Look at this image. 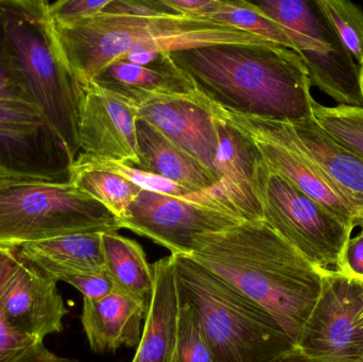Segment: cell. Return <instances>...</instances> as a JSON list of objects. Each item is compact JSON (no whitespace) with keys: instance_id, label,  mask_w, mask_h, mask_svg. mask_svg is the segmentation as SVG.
Here are the masks:
<instances>
[{"instance_id":"obj_1","label":"cell","mask_w":363,"mask_h":362,"mask_svg":"<svg viewBox=\"0 0 363 362\" xmlns=\"http://www.w3.org/2000/svg\"><path fill=\"white\" fill-rule=\"evenodd\" d=\"M196 91L226 111L283 121L313 118L302 57L274 43L216 44L169 52Z\"/></svg>"},{"instance_id":"obj_2","label":"cell","mask_w":363,"mask_h":362,"mask_svg":"<svg viewBox=\"0 0 363 362\" xmlns=\"http://www.w3.org/2000/svg\"><path fill=\"white\" fill-rule=\"evenodd\" d=\"M187 257L264 308L296 346L321 291V269L264 220L198 236Z\"/></svg>"},{"instance_id":"obj_3","label":"cell","mask_w":363,"mask_h":362,"mask_svg":"<svg viewBox=\"0 0 363 362\" xmlns=\"http://www.w3.org/2000/svg\"><path fill=\"white\" fill-rule=\"evenodd\" d=\"M68 69L81 84L134 53H162L216 44L271 43L228 23L185 14L153 16L98 13L72 23L51 21Z\"/></svg>"},{"instance_id":"obj_4","label":"cell","mask_w":363,"mask_h":362,"mask_svg":"<svg viewBox=\"0 0 363 362\" xmlns=\"http://www.w3.org/2000/svg\"><path fill=\"white\" fill-rule=\"evenodd\" d=\"M172 256L213 362H277L296 348L274 317L253 300L189 257Z\"/></svg>"},{"instance_id":"obj_5","label":"cell","mask_w":363,"mask_h":362,"mask_svg":"<svg viewBox=\"0 0 363 362\" xmlns=\"http://www.w3.org/2000/svg\"><path fill=\"white\" fill-rule=\"evenodd\" d=\"M6 32L30 93L74 162L80 151L81 85L53 36L46 0H0Z\"/></svg>"},{"instance_id":"obj_6","label":"cell","mask_w":363,"mask_h":362,"mask_svg":"<svg viewBox=\"0 0 363 362\" xmlns=\"http://www.w3.org/2000/svg\"><path fill=\"white\" fill-rule=\"evenodd\" d=\"M118 217L72 183L31 179L0 181V248L74 234L112 233Z\"/></svg>"},{"instance_id":"obj_7","label":"cell","mask_w":363,"mask_h":362,"mask_svg":"<svg viewBox=\"0 0 363 362\" xmlns=\"http://www.w3.org/2000/svg\"><path fill=\"white\" fill-rule=\"evenodd\" d=\"M72 163L28 89L0 6V168L14 178L68 183Z\"/></svg>"},{"instance_id":"obj_8","label":"cell","mask_w":363,"mask_h":362,"mask_svg":"<svg viewBox=\"0 0 363 362\" xmlns=\"http://www.w3.org/2000/svg\"><path fill=\"white\" fill-rule=\"evenodd\" d=\"M252 2L287 31L306 66L311 86L338 106L363 108V68L339 38L319 0Z\"/></svg>"},{"instance_id":"obj_9","label":"cell","mask_w":363,"mask_h":362,"mask_svg":"<svg viewBox=\"0 0 363 362\" xmlns=\"http://www.w3.org/2000/svg\"><path fill=\"white\" fill-rule=\"evenodd\" d=\"M253 187L262 220L319 269L342 272L353 230L305 196L264 159L256 164Z\"/></svg>"},{"instance_id":"obj_10","label":"cell","mask_w":363,"mask_h":362,"mask_svg":"<svg viewBox=\"0 0 363 362\" xmlns=\"http://www.w3.org/2000/svg\"><path fill=\"white\" fill-rule=\"evenodd\" d=\"M119 220L123 229L183 256H190L198 236L225 231L245 221L209 191L185 197L142 191Z\"/></svg>"},{"instance_id":"obj_11","label":"cell","mask_w":363,"mask_h":362,"mask_svg":"<svg viewBox=\"0 0 363 362\" xmlns=\"http://www.w3.org/2000/svg\"><path fill=\"white\" fill-rule=\"evenodd\" d=\"M213 111L247 134L264 163L289 181L305 196L330 210L353 230L363 229V219L323 170L303 150L289 123L226 111L213 103Z\"/></svg>"},{"instance_id":"obj_12","label":"cell","mask_w":363,"mask_h":362,"mask_svg":"<svg viewBox=\"0 0 363 362\" xmlns=\"http://www.w3.org/2000/svg\"><path fill=\"white\" fill-rule=\"evenodd\" d=\"M317 303L296 349L311 362H363V280L321 269Z\"/></svg>"},{"instance_id":"obj_13","label":"cell","mask_w":363,"mask_h":362,"mask_svg":"<svg viewBox=\"0 0 363 362\" xmlns=\"http://www.w3.org/2000/svg\"><path fill=\"white\" fill-rule=\"evenodd\" d=\"M57 281L10 249L4 284V308L10 327L36 342L63 331L68 314Z\"/></svg>"},{"instance_id":"obj_14","label":"cell","mask_w":363,"mask_h":362,"mask_svg":"<svg viewBox=\"0 0 363 362\" xmlns=\"http://www.w3.org/2000/svg\"><path fill=\"white\" fill-rule=\"evenodd\" d=\"M79 142L83 153L138 165V108L95 82L81 84Z\"/></svg>"},{"instance_id":"obj_15","label":"cell","mask_w":363,"mask_h":362,"mask_svg":"<svg viewBox=\"0 0 363 362\" xmlns=\"http://www.w3.org/2000/svg\"><path fill=\"white\" fill-rule=\"evenodd\" d=\"M138 118L147 121L218 179L219 147L213 102L199 98L155 97L136 106Z\"/></svg>"},{"instance_id":"obj_16","label":"cell","mask_w":363,"mask_h":362,"mask_svg":"<svg viewBox=\"0 0 363 362\" xmlns=\"http://www.w3.org/2000/svg\"><path fill=\"white\" fill-rule=\"evenodd\" d=\"M219 147L217 170L220 181L208 189L230 205L245 221L262 220V210L253 187L256 164L262 159L253 140L213 111Z\"/></svg>"},{"instance_id":"obj_17","label":"cell","mask_w":363,"mask_h":362,"mask_svg":"<svg viewBox=\"0 0 363 362\" xmlns=\"http://www.w3.org/2000/svg\"><path fill=\"white\" fill-rule=\"evenodd\" d=\"M93 82L138 106L155 97L199 98L194 83L177 67L169 52L149 65L119 60L106 66Z\"/></svg>"},{"instance_id":"obj_18","label":"cell","mask_w":363,"mask_h":362,"mask_svg":"<svg viewBox=\"0 0 363 362\" xmlns=\"http://www.w3.org/2000/svg\"><path fill=\"white\" fill-rule=\"evenodd\" d=\"M148 306L116 290L102 299H83L81 322L91 351L115 352L123 346H138Z\"/></svg>"},{"instance_id":"obj_19","label":"cell","mask_w":363,"mask_h":362,"mask_svg":"<svg viewBox=\"0 0 363 362\" xmlns=\"http://www.w3.org/2000/svg\"><path fill=\"white\" fill-rule=\"evenodd\" d=\"M152 295L142 339L132 362H172L178 334L180 295L172 255L152 265Z\"/></svg>"},{"instance_id":"obj_20","label":"cell","mask_w":363,"mask_h":362,"mask_svg":"<svg viewBox=\"0 0 363 362\" xmlns=\"http://www.w3.org/2000/svg\"><path fill=\"white\" fill-rule=\"evenodd\" d=\"M136 135L140 161L135 168L166 179L192 193H204L219 183L211 170L147 121L138 119Z\"/></svg>"},{"instance_id":"obj_21","label":"cell","mask_w":363,"mask_h":362,"mask_svg":"<svg viewBox=\"0 0 363 362\" xmlns=\"http://www.w3.org/2000/svg\"><path fill=\"white\" fill-rule=\"evenodd\" d=\"M290 125L303 150L334 182L363 219L362 157L335 142L313 117Z\"/></svg>"},{"instance_id":"obj_22","label":"cell","mask_w":363,"mask_h":362,"mask_svg":"<svg viewBox=\"0 0 363 362\" xmlns=\"http://www.w3.org/2000/svg\"><path fill=\"white\" fill-rule=\"evenodd\" d=\"M16 250L57 281L62 274L106 272L101 233L60 236L23 244Z\"/></svg>"},{"instance_id":"obj_23","label":"cell","mask_w":363,"mask_h":362,"mask_svg":"<svg viewBox=\"0 0 363 362\" xmlns=\"http://www.w3.org/2000/svg\"><path fill=\"white\" fill-rule=\"evenodd\" d=\"M106 273L114 290L148 304L153 291L152 266L147 261L142 246L117 234H102Z\"/></svg>"},{"instance_id":"obj_24","label":"cell","mask_w":363,"mask_h":362,"mask_svg":"<svg viewBox=\"0 0 363 362\" xmlns=\"http://www.w3.org/2000/svg\"><path fill=\"white\" fill-rule=\"evenodd\" d=\"M79 191L97 200L119 219L143 191L140 187L119 174L108 170L85 167L72 163L70 180Z\"/></svg>"},{"instance_id":"obj_25","label":"cell","mask_w":363,"mask_h":362,"mask_svg":"<svg viewBox=\"0 0 363 362\" xmlns=\"http://www.w3.org/2000/svg\"><path fill=\"white\" fill-rule=\"evenodd\" d=\"M209 19L228 23L237 29L296 51L287 31L277 21L264 14L252 1L220 0L219 6Z\"/></svg>"},{"instance_id":"obj_26","label":"cell","mask_w":363,"mask_h":362,"mask_svg":"<svg viewBox=\"0 0 363 362\" xmlns=\"http://www.w3.org/2000/svg\"><path fill=\"white\" fill-rule=\"evenodd\" d=\"M313 116L335 142L363 159V108L325 106L313 99Z\"/></svg>"},{"instance_id":"obj_27","label":"cell","mask_w":363,"mask_h":362,"mask_svg":"<svg viewBox=\"0 0 363 362\" xmlns=\"http://www.w3.org/2000/svg\"><path fill=\"white\" fill-rule=\"evenodd\" d=\"M180 312L176 350L172 362H213L211 349L205 337L198 314L185 293L179 286Z\"/></svg>"},{"instance_id":"obj_28","label":"cell","mask_w":363,"mask_h":362,"mask_svg":"<svg viewBox=\"0 0 363 362\" xmlns=\"http://www.w3.org/2000/svg\"><path fill=\"white\" fill-rule=\"evenodd\" d=\"M339 38L363 68V10L347 0H319Z\"/></svg>"},{"instance_id":"obj_29","label":"cell","mask_w":363,"mask_h":362,"mask_svg":"<svg viewBox=\"0 0 363 362\" xmlns=\"http://www.w3.org/2000/svg\"><path fill=\"white\" fill-rule=\"evenodd\" d=\"M74 163L85 167L96 168V169L108 170L113 174H119L123 178L134 183L143 191H155V193H166V195L185 197L190 195V191L166 179L149 172L143 171L138 168L133 167L129 164L121 163L114 159H104L95 155L80 153L74 159Z\"/></svg>"},{"instance_id":"obj_30","label":"cell","mask_w":363,"mask_h":362,"mask_svg":"<svg viewBox=\"0 0 363 362\" xmlns=\"http://www.w3.org/2000/svg\"><path fill=\"white\" fill-rule=\"evenodd\" d=\"M10 249L0 248V362H12L32 344H38L19 335L9 324L4 308V284Z\"/></svg>"},{"instance_id":"obj_31","label":"cell","mask_w":363,"mask_h":362,"mask_svg":"<svg viewBox=\"0 0 363 362\" xmlns=\"http://www.w3.org/2000/svg\"><path fill=\"white\" fill-rule=\"evenodd\" d=\"M111 0H61L48 1V15L52 23H72L101 13Z\"/></svg>"},{"instance_id":"obj_32","label":"cell","mask_w":363,"mask_h":362,"mask_svg":"<svg viewBox=\"0 0 363 362\" xmlns=\"http://www.w3.org/2000/svg\"><path fill=\"white\" fill-rule=\"evenodd\" d=\"M57 281L67 283L80 291L83 299L99 300L114 290L108 274H62Z\"/></svg>"},{"instance_id":"obj_33","label":"cell","mask_w":363,"mask_h":362,"mask_svg":"<svg viewBox=\"0 0 363 362\" xmlns=\"http://www.w3.org/2000/svg\"><path fill=\"white\" fill-rule=\"evenodd\" d=\"M106 14L134 15V16H153V15L177 14L170 11L165 4L153 0H111L110 4L102 11Z\"/></svg>"},{"instance_id":"obj_34","label":"cell","mask_w":363,"mask_h":362,"mask_svg":"<svg viewBox=\"0 0 363 362\" xmlns=\"http://www.w3.org/2000/svg\"><path fill=\"white\" fill-rule=\"evenodd\" d=\"M162 2L177 14L209 19L219 6L220 0H162Z\"/></svg>"},{"instance_id":"obj_35","label":"cell","mask_w":363,"mask_h":362,"mask_svg":"<svg viewBox=\"0 0 363 362\" xmlns=\"http://www.w3.org/2000/svg\"><path fill=\"white\" fill-rule=\"evenodd\" d=\"M342 273L363 280V230L347 242L343 257Z\"/></svg>"},{"instance_id":"obj_36","label":"cell","mask_w":363,"mask_h":362,"mask_svg":"<svg viewBox=\"0 0 363 362\" xmlns=\"http://www.w3.org/2000/svg\"><path fill=\"white\" fill-rule=\"evenodd\" d=\"M12 362H80L74 359L64 358L50 352L44 342L32 344L27 350L23 351Z\"/></svg>"},{"instance_id":"obj_37","label":"cell","mask_w":363,"mask_h":362,"mask_svg":"<svg viewBox=\"0 0 363 362\" xmlns=\"http://www.w3.org/2000/svg\"><path fill=\"white\" fill-rule=\"evenodd\" d=\"M277 362H311L305 356L303 353H301L298 349H294L292 352H290L289 354L286 355L285 357L281 359V361Z\"/></svg>"},{"instance_id":"obj_38","label":"cell","mask_w":363,"mask_h":362,"mask_svg":"<svg viewBox=\"0 0 363 362\" xmlns=\"http://www.w3.org/2000/svg\"><path fill=\"white\" fill-rule=\"evenodd\" d=\"M14 178V176H10V174H6V171L0 168V181L6 180V179Z\"/></svg>"},{"instance_id":"obj_39","label":"cell","mask_w":363,"mask_h":362,"mask_svg":"<svg viewBox=\"0 0 363 362\" xmlns=\"http://www.w3.org/2000/svg\"><path fill=\"white\" fill-rule=\"evenodd\" d=\"M362 320H363V306H362Z\"/></svg>"},{"instance_id":"obj_40","label":"cell","mask_w":363,"mask_h":362,"mask_svg":"<svg viewBox=\"0 0 363 362\" xmlns=\"http://www.w3.org/2000/svg\"><path fill=\"white\" fill-rule=\"evenodd\" d=\"M362 230H363V229H362Z\"/></svg>"}]
</instances>
